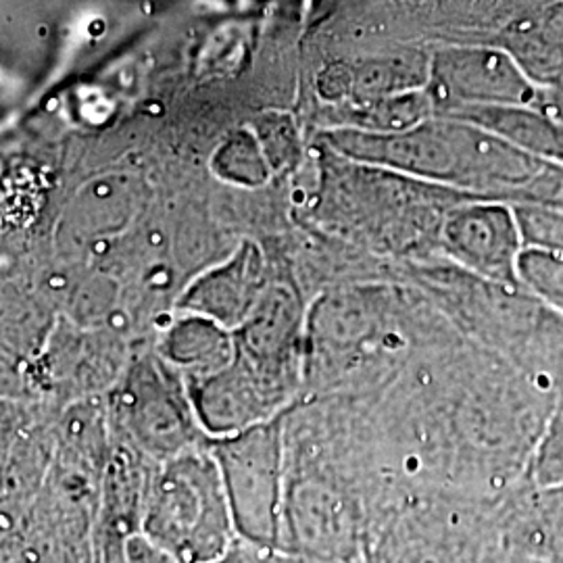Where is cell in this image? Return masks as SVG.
<instances>
[{
	"label": "cell",
	"instance_id": "6da1fadb",
	"mask_svg": "<svg viewBox=\"0 0 563 563\" xmlns=\"http://www.w3.org/2000/svg\"><path fill=\"white\" fill-rule=\"evenodd\" d=\"M499 499H411L369 516L365 563H497Z\"/></svg>",
	"mask_w": 563,
	"mask_h": 563
},
{
	"label": "cell",
	"instance_id": "7a4b0ae2",
	"mask_svg": "<svg viewBox=\"0 0 563 563\" xmlns=\"http://www.w3.org/2000/svg\"><path fill=\"white\" fill-rule=\"evenodd\" d=\"M141 532L178 563H209L236 541V528L213 455H174L142 504Z\"/></svg>",
	"mask_w": 563,
	"mask_h": 563
},
{
	"label": "cell",
	"instance_id": "3957f363",
	"mask_svg": "<svg viewBox=\"0 0 563 563\" xmlns=\"http://www.w3.org/2000/svg\"><path fill=\"white\" fill-rule=\"evenodd\" d=\"M213 460L222 474L236 537L280 549L282 505L286 490L282 418L223 437Z\"/></svg>",
	"mask_w": 563,
	"mask_h": 563
},
{
	"label": "cell",
	"instance_id": "277c9868",
	"mask_svg": "<svg viewBox=\"0 0 563 563\" xmlns=\"http://www.w3.org/2000/svg\"><path fill=\"white\" fill-rule=\"evenodd\" d=\"M369 509L344 484L325 474L286 481L280 551L292 560H362Z\"/></svg>",
	"mask_w": 563,
	"mask_h": 563
},
{
	"label": "cell",
	"instance_id": "5b68a950",
	"mask_svg": "<svg viewBox=\"0 0 563 563\" xmlns=\"http://www.w3.org/2000/svg\"><path fill=\"white\" fill-rule=\"evenodd\" d=\"M307 307L286 284L267 286L234 336L241 357L282 401L290 399L305 376Z\"/></svg>",
	"mask_w": 563,
	"mask_h": 563
},
{
	"label": "cell",
	"instance_id": "8992f818",
	"mask_svg": "<svg viewBox=\"0 0 563 563\" xmlns=\"http://www.w3.org/2000/svg\"><path fill=\"white\" fill-rule=\"evenodd\" d=\"M497 563H563V484L528 476L497 505Z\"/></svg>",
	"mask_w": 563,
	"mask_h": 563
},
{
	"label": "cell",
	"instance_id": "52a82bcc",
	"mask_svg": "<svg viewBox=\"0 0 563 563\" xmlns=\"http://www.w3.org/2000/svg\"><path fill=\"white\" fill-rule=\"evenodd\" d=\"M446 246L453 257L495 286L522 288L518 257L522 251L520 223L505 209H472L446 225Z\"/></svg>",
	"mask_w": 563,
	"mask_h": 563
},
{
	"label": "cell",
	"instance_id": "ba28073f",
	"mask_svg": "<svg viewBox=\"0 0 563 563\" xmlns=\"http://www.w3.org/2000/svg\"><path fill=\"white\" fill-rule=\"evenodd\" d=\"M518 223L523 241L518 257L520 286L563 318V218L523 211Z\"/></svg>",
	"mask_w": 563,
	"mask_h": 563
},
{
	"label": "cell",
	"instance_id": "9c48e42d",
	"mask_svg": "<svg viewBox=\"0 0 563 563\" xmlns=\"http://www.w3.org/2000/svg\"><path fill=\"white\" fill-rule=\"evenodd\" d=\"M265 288L260 262L242 257L192 286L184 307L192 316H201L223 328H239L251 316Z\"/></svg>",
	"mask_w": 563,
	"mask_h": 563
},
{
	"label": "cell",
	"instance_id": "30bf717a",
	"mask_svg": "<svg viewBox=\"0 0 563 563\" xmlns=\"http://www.w3.org/2000/svg\"><path fill=\"white\" fill-rule=\"evenodd\" d=\"M167 357L192 372L195 380L222 369L234 360V339L220 323L190 316L172 330Z\"/></svg>",
	"mask_w": 563,
	"mask_h": 563
},
{
	"label": "cell",
	"instance_id": "8fae6325",
	"mask_svg": "<svg viewBox=\"0 0 563 563\" xmlns=\"http://www.w3.org/2000/svg\"><path fill=\"white\" fill-rule=\"evenodd\" d=\"M526 476L539 486L563 484V388L555 395Z\"/></svg>",
	"mask_w": 563,
	"mask_h": 563
},
{
	"label": "cell",
	"instance_id": "7c38bea8",
	"mask_svg": "<svg viewBox=\"0 0 563 563\" xmlns=\"http://www.w3.org/2000/svg\"><path fill=\"white\" fill-rule=\"evenodd\" d=\"M209 563H295V560L288 558L286 553H282L280 549L249 543V541H242L236 537V541L223 553L222 558Z\"/></svg>",
	"mask_w": 563,
	"mask_h": 563
},
{
	"label": "cell",
	"instance_id": "4fadbf2b",
	"mask_svg": "<svg viewBox=\"0 0 563 563\" xmlns=\"http://www.w3.org/2000/svg\"><path fill=\"white\" fill-rule=\"evenodd\" d=\"M295 563H365V560H336V562H311V560H295Z\"/></svg>",
	"mask_w": 563,
	"mask_h": 563
}]
</instances>
